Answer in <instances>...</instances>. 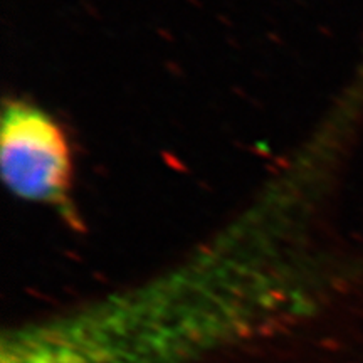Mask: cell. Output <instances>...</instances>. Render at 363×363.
<instances>
[{
  "label": "cell",
  "instance_id": "6da1fadb",
  "mask_svg": "<svg viewBox=\"0 0 363 363\" xmlns=\"http://www.w3.org/2000/svg\"><path fill=\"white\" fill-rule=\"evenodd\" d=\"M0 169L4 182L17 197L65 203L71 180L66 135L40 108L11 103L2 116Z\"/></svg>",
  "mask_w": 363,
  "mask_h": 363
}]
</instances>
